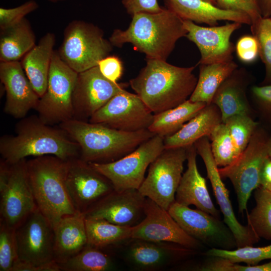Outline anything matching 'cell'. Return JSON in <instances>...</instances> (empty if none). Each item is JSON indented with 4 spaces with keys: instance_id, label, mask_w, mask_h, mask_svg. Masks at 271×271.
Listing matches in <instances>:
<instances>
[{
    "instance_id": "cell-1",
    "label": "cell",
    "mask_w": 271,
    "mask_h": 271,
    "mask_svg": "<svg viewBox=\"0 0 271 271\" xmlns=\"http://www.w3.org/2000/svg\"><path fill=\"white\" fill-rule=\"evenodd\" d=\"M196 66L182 67L165 60L147 59L146 66L129 84L154 114L173 108L189 99L197 84Z\"/></svg>"
},
{
    "instance_id": "cell-2",
    "label": "cell",
    "mask_w": 271,
    "mask_h": 271,
    "mask_svg": "<svg viewBox=\"0 0 271 271\" xmlns=\"http://www.w3.org/2000/svg\"><path fill=\"white\" fill-rule=\"evenodd\" d=\"M184 20L167 8L158 13H139L125 30L115 29L109 41L113 46L131 44L147 59L166 61L177 41L186 37Z\"/></svg>"
},
{
    "instance_id": "cell-3",
    "label": "cell",
    "mask_w": 271,
    "mask_h": 271,
    "mask_svg": "<svg viewBox=\"0 0 271 271\" xmlns=\"http://www.w3.org/2000/svg\"><path fill=\"white\" fill-rule=\"evenodd\" d=\"M0 154L10 164L28 157L45 155L69 161L79 157L80 147L61 128H54L39 117L32 116L23 118L17 123L15 136L1 137Z\"/></svg>"
},
{
    "instance_id": "cell-4",
    "label": "cell",
    "mask_w": 271,
    "mask_h": 271,
    "mask_svg": "<svg viewBox=\"0 0 271 271\" xmlns=\"http://www.w3.org/2000/svg\"><path fill=\"white\" fill-rule=\"evenodd\" d=\"M59 126L78 143L79 158L88 163H107L116 161L155 135L148 129L125 131L75 118L61 122Z\"/></svg>"
},
{
    "instance_id": "cell-5",
    "label": "cell",
    "mask_w": 271,
    "mask_h": 271,
    "mask_svg": "<svg viewBox=\"0 0 271 271\" xmlns=\"http://www.w3.org/2000/svg\"><path fill=\"white\" fill-rule=\"evenodd\" d=\"M68 161L45 155L26 160L29 183L37 206L52 226L62 217L78 212L68 192Z\"/></svg>"
},
{
    "instance_id": "cell-6",
    "label": "cell",
    "mask_w": 271,
    "mask_h": 271,
    "mask_svg": "<svg viewBox=\"0 0 271 271\" xmlns=\"http://www.w3.org/2000/svg\"><path fill=\"white\" fill-rule=\"evenodd\" d=\"M112 47L98 27L74 20L65 29L57 52L61 59L79 73L97 66L101 59L109 55Z\"/></svg>"
},
{
    "instance_id": "cell-7",
    "label": "cell",
    "mask_w": 271,
    "mask_h": 271,
    "mask_svg": "<svg viewBox=\"0 0 271 271\" xmlns=\"http://www.w3.org/2000/svg\"><path fill=\"white\" fill-rule=\"evenodd\" d=\"M37 206L29 183L26 160L0 163V221L16 230Z\"/></svg>"
},
{
    "instance_id": "cell-8",
    "label": "cell",
    "mask_w": 271,
    "mask_h": 271,
    "mask_svg": "<svg viewBox=\"0 0 271 271\" xmlns=\"http://www.w3.org/2000/svg\"><path fill=\"white\" fill-rule=\"evenodd\" d=\"M268 136L267 130L259 124L247 146L236 159L230 165L218 168L221 178L228 179L233 185L240 213L247 210L251 193L259 186L260 170L268 157Z\"/></svg>"
},
{
    "instance_id": "cell-9",
    "label": "cell",
    "mask_w": 271,
    "mask_h": 271,
    "mask_svg": "<svg viewBox=\"0 0 271 271\" xmlns=\"http://www.w3.org/2000/svg\"><path fill=\"white\" fill-rule=\"evenodd\" d=\"M78 74L61 59L57 50L54 51L47 89L35 108L45 123L60 124L73 118L72 95Z\"/></svg>"
},
{
    "instance_id": "cell-10",
    "label": "cell",
    "mask_w": 271,
    "mask_h": 271,
    "mask_svg": "<svg viewBox=\"0 0 271 271\" xmlns=\"http://www.w3.org/2000/svg\"><path fill=\"white\" fill-rule=\"evenodd\" d=\"M164 140V137L155 135L116 161L89 163L111 182L115 191L138 190L147 168L165 149Z\"/></svg>"
},
{
    "instance_id": "cell-11",
    "label": "cell",
    "mask_w": 271,
    "mask_h": 271,
    "mask_svg": "<svg viewBox=\"0 0 271 271\" xmlns=\"http://www.w3.org/2000/svg\"><path fill=\"white\" fill-rule=\"evenodd\" d=\"M187 148L165 149L150 165L148 175L138 189L145 197L167 210L175 201L187 160Z\"/></svg>"
},
{
    "instance_id": "cell-12",
    "label": "cell",
    "mask_w": 271,
    "mask_h": 271,
    "mask_svg": "<svg viewBox=\"0 0 271 271\" xmlns=\"http://www.w3.org/2000/svg\"><path fill=\"white\" fill-rule=\"evenodd\" d=\"M112 248L120 249L124 262L138 271L163 270L191 258L199 252L173 242L132 238Z\"/></svg>"
},
{
    "instance_id": "cell-13",
    "label": "cell",
    "mask_w": 271,
    "mask_h": 271,
    "mask_svg": "<svg viewBox=\"0 0 271 271\" xmlns=\"http://www.w3.org/2000/svg\"><path fill=\"white\" fill-rule=\"evenodd\" d=\"M171 216L190 236L211 248H237L234 235L219 218L199 209H193L176 201L168 210Z\"/></svg>"
},
{
    "instance_id": "cell-14",
    "label": "cell",
    "mask_w": 271,
    "mask_h": 271,
    "mask_svg": "<svg viewBox=\"0 0 271 271\" xmlns=\"http://www.w3.org/2000/svg\"><path fill=\"white\" fill-rule=\"evenodd\" d=\"M141 98L125 89L95 112L89 122L125 131L147 129L154 115Z\"/></svg>"
},
{
    "instance_id": "cell-15",
    "label": "cell",
    "mask_w": 271,
    "mask_h": 271,
    "mask_svg": "<svg viewBox=\"0 0 271 271\" xmlns=\"http://www.w3.org/2000/svg\"><path fill=\"white\" fill-rule=\"evenodd\" d=\"M66 186L74 208L83 214L114 191L106 177L79 157L68 161Z\"/></svg>"
},
{
    "instance_id": "cell-16",
    "label": "cell",
    "mask_w": 271,
    "mask_h": 271,
    "mask_svg": "<svg viewBox=\"0 0 271 271\" xmlns=\"http://www.w3.org/2000/svg\"><path fill=\"white\" fill-rule=\"evenodd\" d=\"M128 84L105 78L97 66L78 74L72 95L73 118L86 121Z\"/></svg>"
},
{
    "instance_id": "cell-17",
    "label": "cell",
    "mask_w": 271,
    "mask_h": 271,
    "mask_svg": "<svg viewBox=\"0 0 271 271\" xmlns=\"http://www.w3.org/2000/svg\"><path fill=\"white\" fill-rule=\"evenodd\" d=\"M131 238L175 243L199 251L205 245L186 233L168 211L146 198L145 217L132 227Z\"/></svg>"
},
{
    "instance_id": "cell-18",
    "label": "cell",
    "mask_w": 271,
    "mask_h": 271,
    "mask_svg": "<svg viewBox=\"0 0 271 271\" xmlns=\"http://www.w3.org/2000/svg\"><path fill=\"white\" fill-rule=\"evenodd\" d=\"M20 260L42 264L54 260L53 227L37 207L16 229Z\"/></svg>"
},
{
    "instance_id": "cell-19",
    "label": "cell",
    "mask_w": 271,
    "mask_h": 271,
    "mask_svg": "<svg viewBox=\"0 0 271 271\" xmlns=\"http://www.w3.org/2000/svg\"><path fill=\"white\" fill-rule=\"evenodd\" d=\"M197 154L202 158L211 183L215 197L223 216V221L231 230L235 239L237 248L252 246L259 238L251 228L240 223L234 214L229 199V191L223 183L211 152L209 139L204 137L194 144Z\"/></svg>"
},
{
    "instance_id": "cell-20",
    "label": "cell",
    "mask_w": 271,
    "mask_h": 271,
    "mask_svg": "<svg viewBox=\"0 0 271 271\" xmlns=\"http://www.w3.org/2000/svg\"><path fill=\"white\" fill-rule=\"evenodd\" d=\"M242 24L232 22L220 26L202 27L184 20L186 37L198 47L200 59L197 65L222 63L233 60L235 47L230 41L232 34Z\"/></svg>"
},
{
    "instance_id": "cell-21",
    "label": "cell",
    "mask_w": 271,
    "mask_h": 271,
    "mask_svg": "<svg viewBox=\"0 0 271 271\" xmlns=\"http://www.w3.org/2000/svg\"><path fill=\"white\" fill-rule=\"evenodd\" d=\"M146 198L137 189L114 190L84 214L85 218L103 219L114 224L133 227L145 217Z\"/></svg>"
},
{
    "instance_id": "cell-22",
    "label": "cell",
    "mask_w": 271,
    "mask_h": 271,
    "mask_svg": "<svg viewBox=\"0 0 271 271\" xmlns=\"http://www.w3.org/2000/svg\"><path fill=\"white\" fill-rule=\"evenodd\" d=\"M0 79L6 97L4 111L23 118L36 107L40 97L33 88L20 62H0Z\"/></svg>"
},
{
    "instance_id": "cell-23",
    "label": "cell",
    "mask_w": 271,
    "mask_h": 271,
    "mask_svg": "<svg viewBox=\"0 0 271 271\" xmlns=\"http://www.w3.org/2000/svg\"><path fill=\"white\" fill-rule=\"evenodd\" d=\"M251 80L245 69L238 68L218 88L211 103L221 111L222 122L237 114H247L254 118L256 116L248 95Z\"/></svg>"
},
{
    "instance_id": "cell-24",
    "label": "cell",
    "mask_w": 271,
    "mask_h": 271,
    "mask_svg": "<svg viewBox=\"0 0 271 271\" xmlns=\"http://www.w3.org/2000/svg\"><path fill=\"white\" fill-rule=\"evenodd\" d=\"M187 168L183 174L175 195V201L197 209L219 218L220 212L215 207L207 189L205 179L200 174L197 165V153L194 145L187 148Z\"/></svg>"
},
{
    "instance_id": "cell-25",
    "label": "cell",
    "mask_w": 271,
    "mask_h": 271,
    "mask_svg": "<svg viewBox=\"0 0 271 271\" xmlns=\"http://www.w3.org/2000/svg\"><path fill=\"white\" fill-rule=\"evenodd\" d=\"M166 8L183 20L217 26L219 21L238 22L250 25L251 21L246 15L220 9L205 0H164Z\"/></svg>"
},
{
    "instance_id": "cell-26",
    "label": "cell",
    "mask_w": 271,
    "mask_h": 271,
    "mask_svg": "<svg viewBox=\"0 0 271 271\" xmlns=\"http://www.w3.org/2000/svg\"><path fill=\"white\" fill-rule=\"evenodd\" d=\"M54 260L57 263L72 257L88 244L83 213L65 216L53 226Z\"/></svg>"
},
{
    "instance_id": "cell-27",
    "label": "cell",
    "mask_w": 271,
    "mask_h": 271,
    "mask_svg": "<svg viewBox=\"0 0 271 271\" xmlns=\"http://www.w3.org/2000/svg\"><path fill=\"white\" fill-rule=\"evenodd\" d=\"M222 122V114L218 107L213 103L207 104L177 132L164 138V148H186L193 145L200 139L209 137Z\"/></svg>"
},
{
    "instance_id": "cell-28",
    "label": "cell",
    "mask_w": 271,
    "mask_h": 271,
    "mask_svg": "<svg viewBox=\"0 0 271 271\" xmlns=\"http://www.w3.org/2000/svg\"><path fill=\"white\" fill-rule=\"evenodd\" d=\"M55 42L54 34L46 33L20 62L33 88L40 98L47 89Z\"/></svg>"
},
{
    "instance_id": "cell-29",
    "label": "cell",
    "mask_w": 271,
    "mask_h": 271,
    "mask_svg": "<svg viewBox=\"0 0 271 271\" xmlns=\"http://www.w3.org/2000/svg\"><path fill=\"white\" fill-rule=\"evenodd\" d=\"M36 45V37L29 21L0 30V62L18 61Z\"/></svg>"
},
{
    "instance_id": "cell-30",
    "label": "cell",
    "mask_w": 271,
    "mask_h": 271,
    "mask_svg": "<svg viewBox=\"0 0 271 271\" xmlns=\"http://www.w3.org/2000/svg\"><path fill=\"white\" fill-rule=\"evenodd\" d=\"M238 68L233 60L222 63L200 64L196 87L189 99L194 102L211 103L218 88Z\"/></svg>"
},
{
    "instance_id": "cell-31",
    "label": "cell",
    "mask_w": 271,
    "mask_h": 271,
    "mask_svg": "<svg viewBox=\"0 0 271 271\" xmlns=\"http://www.w3.org/2000/svg\"><path fill=\"white\" fill-rule=\"evenodd\" d=\"M207 104L194 102L189 99L177 106L154 115L148 130L164 138L177 132Z\"/></svg>"
},
{
    "instance_id": "cell-32",
    "label": "cell",
    "mask_w": 271,
    "mask_h": 271,
    "mask_svg": "<svg viewBox=\"0 0 271 271\" xmlns=\"http://www.w3.org/2000/svg\"><path fill=\"white\" fill-rule=\"evenodd\" d=\"M85 226L88 244L103 249L131 238L132 227L114 224L103 219L85 218Z\"/></svg>"
},
{
    "instance_id": "cell-33",
    "label": "cell",
    "mask_w": 271,
    "mask_h": 271,
    "mask_svg": "<svg viewBox=\"0 0 271 271\" xmlns=\"http://www.w3.org/2000/svg\"><path fill=\"white\" fill-rule=\"evenodd\" d=\"M58 264L62 271H108L115 268L109 253L88 244L75 255Z\"/></svg>"
},
{
    "instance_id": "cell-34",
    "label": "cell",
    "mask_w": 271,
    "mask_h": 271,
    "mask_svg": "<svg viewBox=\"0 0 271 271\" xmlns=\"http://www.w3.org/2000/svg\"><path fill=\"white\" fill-rule=\"evenodd\" d=\"M254 197L255 206L246 213L247 226L259 238L271 240V191L259 186Z\"/></svg>"
},
{
    "instance_id": "cell-35",
    "label": "cell",
    "mask_w": 271,
    "mask_h": 271,
    "mask_svg": "<svg viewBox=\"0 0 271 271\" xmlns=\"http://www.w3.org/2000/svg\"><path fill=\"white\" fill-rule=\"evenodd\" d=\"M223 122L228 129L238 157L247 146L260 124L253 117L245 114L233 115Z\"/></svg>"
},
{
    "instance_id": "cell-36",
    "label": "cell",
    "mask_w": 271,
    "mask_h": 271,
    "mask_svg": "<svg viewBox=\"0 0 271 271\" xmlns=\"http://www.w3.org/2000/svg\"><path fill=\"white\" fill-rule=\"evenodd\" d=\"M208 138L211 152L218 167L227 166L238 157L232 139L223 122L216 126Z\"/></svg>"
},
{
    "instance_id": "cell-37",
    "label": "cell",
    "mask_w": 271,
    "mask_h": 271,
    "mask_svg": "<svg viewBox=\"0 0 271 271\" xmlns=\"http://www.w3.org/2000/svg\"><path fill=\"white\" fill-rule=\"evenodd\" d=\"M204 254L225 258L235 263L244 262L254 265L262 260L271 259V244L263 247L246 246L231 250L211 248Z\"/></svg>"
},
{
    "instance_id": "cell-38",
    "label": "cell",
    "mask_w": 271,
    "mask_h": 271,
    "mask_svg": "<svg viewBox=\"0 0 271 271\" xmlns=\"http://www.w3.org/2000/svg\"><path fill=\"white\" fill-rule=\"evenodd\" d=\"M250 30L258 42L259 56L265 68L260 85L271 84V18L261 17L251 24Z\"/></svg>"
},
{
    "instance_id": "cell-39",
    "label": "cell",
    "mask_w": 271,
    "mask_h": 271,
    "mask_svg": "<svg viewBox=\"0 0 271 271\" xmlns=\"http://www.w3.org/2000/svg\"><path fill=\"white\" fill-rule=\"evenodd\" d=\"M249 93L251 105L259 118V123L266 129L271 128V84L251 85Z\"/></svg>"
},
{
    "instance_id": "cell-40",
    "label": "cell",
    "mask_w": 271,
    "mask_h": 271,
    "mask_svg": "<svg viewBox=\"0 0 271 271\" xmlns=\"http://www.w3.org/2000/svg\"><path fill=\"white\" fill-rule=\"evenodd\" d=\"M19 260L16 230L0 221V270L11 271Z\"/></svg>"
},
{
    "instance_id": "cell-41",
    "label": "cell",
    "mask_w": 271,
    "mask_h": 271,
    "mask_svg": "<svg viewBox=\"0 0 271 271\" xmlns=\"http://www.w3.org/2000/svg\"><path fill=\"white\" fill-rule=\"evenodd\" d=\"M39 8L34 0H30L13 8H0V30L13 26L23 20L25 16Z\"/></svg>"
},
{
    "instance_id": "cell-42",
    "label": "cell",
    "mask_w": 271,
    "mask_h": 271,
    "mask_svg": "<svg viewBox=\"0 0 271 271\" xmlns=\"http://www.w3.org/2000/svg\"><path fill=\"white\" fill-rule=\"evenodd\" d=\"M215 1L216 6L220 9L238 12L246 15L250 19L251 24L262 17L255 0Z\"/></svg>"
},
{
    "instance_id": "cell-43",
    "label": "cell",
    "mask_w": 271,
    "mask_h": 271,
    "mask_svg": "<svg viewBox=\"0 0 271 271\" xmlns=\"http://www.w3.org/2000/svg\"><path fill=\"white\" fill-rule=\"evenodd\" d=\"M235 50L238 59L245 63L254 62L259 56L258 42L253 36L240 37L236 43Z\"/></svg>"
},
{
    "instance_id": "cell-44",
    "label": "cell",
    "mask_w": 271,
    "mask_h": 271,
    "mask_svg": "<svg viewBox=\"0 0 271 271\" xmlns=\"http://www.w3.org/2000/svg\"><path fill=\"white\" fill-rule=\"evenodd\" d=\"M101 74L108 80L117 82L123 73V65L115 56H107L101 59L97 65Z\"/></svg>"
},
{
    "instance_id": "cell-45",
    "label": "cell",
    "mask_w": 271,
    "mask_h": 271,
    "mask_svg": "<svg viewBox=\"0 0 271 271\" xmlns=\"http://www.w3.org/2000/svg\"><path fill=\"white\" fill-rule=\"evenodd\" d=\"M121 3L131 16L139 13H156L163 10L157 0H121Z\"/></svg>"
},
{
    "instance_id": "cell-46",
    "label": "cell",
    "mask_w": 271,
    "mask_h": 271,
    "mask_svg": "<svg viewBox=\"0 0 271 271\" xmlns=\"http://www.w3.org/2000/svg\"><path fill=\"white\" fill-rule=\"evenodd\" d=\"M207 256L209 259L193 269L200 271H236V263L222 257Z\"/></svg>"
},
{
    "instance_id": "cell-47",
    "label": "cell",
    "mask_w": 271,
    "mask_h": 271,
    "mask_svg": "<svg viewBox=\"0 0 271 271\" xmlns=\"http://www.w3.org/2000/svg\"><path fill=\"white\" fill-rule=\"evenodd\" d=\"M11 271H60V269L58 263L55 261L36 264L19 260Z\"/></svg>"
},
{
    "instance_id": "cell-48",
    "label": "cell",
    "mask_w": 271,
    "mask_h": 271,
    "mask_svg": "<svg viewBox=\"0 0 271 271\" xmlns=\"http://www.w3.org/2000/svg\"><path fill=\"white\" fill-rule=\"evenodd\" d=\"M259 186L271 191V159L268 157L264 161L259 174Z\"/></svg>"
},
{
    "instance_id": "cell-49",
    "label": "cell",
    "mask_w": 271,
    "mask_h": 271,
    "mask_svg": "<svg viewBox=\"0 0 271 271\" xmlns=\"http://www.w3.org/2000/svg\"><path fill=\"white\" fill-rule=\"evenodd\" d=\"M236 271H271V261L262 264L242 265L236 264Z\"/></svg>"
},
{
    "instance_id": "cell-50",
    "label": "cell",
    "mask_w": 271,
    "mask_h": 271,
    "mask_svg": "<svg viewBox=\"0 0 271 271\" xmlns=\"http://www.w3.org/2000/svg\"><path fill=\"white\" fill-rule=\"evenodd\" d=\"M255 2L261 17L271 18V0H255Z\"/></svg>"
},
{
    "instance_id": "cell-51",
    "label": "cell",
    "mask_w": 271,
    "mask_h": 271,
    "mask_svg": "<svg viewBox=\"0 0 271 271\" xmlns=\"http://www.w3.org/2000/svg\"><path fill=\"white\" fill-rule=\"evenodd\" d=\"M268 156L271 159V134H269L267 141Z\"/></svg>"
},
{
    "instance_id": "cell-52",
    "label": "cell",
    "mask_w": 271,
    "mask_h": 271,
    "mask_svg": "<svg viewBox=\"0 0 271 271\" xmlns=\"http://www.w3.org/2000/svg\"><path fill=\"white\" fill-rule=\"evenodd\" d=\"M205 1H206L215 6H216V1L215 0H205Z\"/></svg>"
},
{
    "instance_id": "cell-53",
    "label": "cell",
    "mask_w": 271,
    "mask_h": 271,
    "mask_svg": "<svg viewBox=\"0 0 271 271\" xmlns=\"http://www.w3.org/2000/svg\"><path fill=\"white\" fill-rule=\"evenodd\" d=\"M48 1L52 3H56L58 2L64 1L66 0H48Z\"/></svg>"
}]
</instances>
